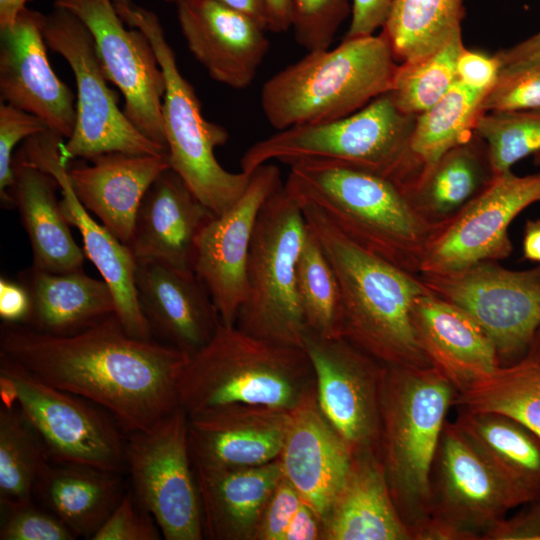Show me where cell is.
Wrapping results in <instances>:
<instances>
[{"instance_id": "obj_1", "label": "cell", "mask_w": 540, "mask_h": 540, "mask_svg": "<svg viewBox=\"0 0 540 540\" xmlns=\"http://www.w3.org/2000/svg\"><path fill=\"white\" fill-rule=\"evenodd\" d=\"M0 356L108 412L124 433L148 430L179 407L188 355L131 335L116 314L68 335L1 325Z\"/></svg>"}, {"instance_id": "obj_2", "label": "cell", "mask_w": 540, "mask_h": 540, "mask_svg": "<svg viewBox=\"0 0 540 540\" xmlns=\"http://www.w3.org/2000/svg\"><path fill=\"white\" fill-rule=\"evenodd\" d=\"M300 206L339 283L341 336L384 365L430 367L412 322L416 299L428 291L419 275L360 247L317 207Z\"/></svg>"}, {"instance_id": "obj_3", "label": "cell", "mask_w": 540, "mask_h": 540, "mask_svg": "<svg viewBox=\"0 0 540 540\" xmlns=\"http://www.w3.org/2000/svg\"><path fill=\"white\" fill-rule=\"evenodd\" d=\"M287 165L284 187L298 203L317 207L354 243L419 275L426 246L444 224L427 220L398 184L333 161L300 159Z\"/></svg>"}, {"instance_id": "obj_4", "label": "cell", "mask_w": 540, "mask_h": 540, "mask_svg": "<svg viewBox=\"0 0 540 540\" xmlns=\"http://www.w3.org/2000/svg\"><path fill=\"white\" fill-rule=\"evenodd\" d=\"M457 390L434 367L385 365L379 457L395 506L415 540L431 513V475Z\"/></svg>"}, {"instance_id": "obj_5", "label": "cell", "mask_w": 540, "mask_h": 540, "mask_svg": "<svg viewBox=\"0 0 540 540\" xmlns=\"http://www.w3.org/2000/svg\"><path fill=\"white\" fill-rule=\"evenodd\" d=\"M399 64L383 34L344 38L308 52L263 85L260 103L277 131L334 121L391 91Z\"/></svg>"}, {"instance_id": "obj_6", "label": "cell", "mask_w": 540, "mask_h": 540, "mask_svg": "<svg viewBox=\"0 0 540 540\" xmlns=\"http://www.w3.org/2000/svg\"><path fill=\"white\" fill-rule=\"evenodd\" d=\"M316 391L311 362L302 348L251 336L221 323L212 339L188 356L179 384L187 414L230 404L293 410Z\"/></svg>"}, {"instance_id": "obj_7", "label": "cell", "mask_w": 540, "mask_h": 540, "mask_svg": "<svg viewBox=\"0 0 540 540\" xmlns=\"http://www.w3.org/2000/svg\"><path fill=\"white\" fill-rule=\"evenodd\" d=\"M415 121L388 92L346 117L279 130L254 143L240 160L241 171L251 175L272 160H327L379 174L405 191L422 172L411 152Z\"/></svg>"}, {"instance_id": "obj_8", "label": "cell", "mask_w": 540, "mask_h": 540, "mask_svg": "<svg viewBox=\"0 0 540 540\" xmlns=\"http://www.w3.org/2000/svg\"><path fill=\"white\" fill-rule=\"evenodd\" d=\"M124 23L142 31L152 44L166 80L162 119L170 168L215 215L232 207L245 192L251 175L224 169L215 148L227 131L207 121L192 85L180 72L157 15L132 0H113Z\"/></svg>"}, {"instance_id": "obj_9", "label": "cell", "mask_w": 540, "mask_h": 540, "mask_svg": "<svg viewBox=\"0 0 540 540\" xmlns=\"http://www.w3.org/2000/svg\"><path fill=\"white\" fill-rule=\"evenodd\" d=\"M307 233L302 208L283 184L266 200L256 220L247 262V296L235 323L241 331L302 348L307 328L296 272Z\"/></svg>"}, {"instance_id": "obj_10", "label": "cell", "mask_w": 540, "mask_h": 540, "mask_svg": "<svg viewBox=\"0 0 540 540\" xmlns=\"http://www.w3.org/2000/svg\"><path fill=\"white\" fill-rule=\"evenodd\" d=\"M3 405L16 404L40 436L51 462L122 473L126 434L105 410L56 388L0 356Z\"/></svg>"}, {"instance_id": "obj_11", "label": "cell", "mask_w": 540, "mask_h": 540, "mask_svg": "<svg viewBox=\"0 0 540 540\" xmlns=\"http://www.w3.org/2000/svg\"><path fill=\"white\" fill-rule=\"evenodd\" d=\"M43 35L47 47L66 60L76 80V123L61 147L66 163L111 152L167 153L166 147L140 133L119 108L117 95L103 73L93 36L77 16L54 5L44 17Z\"/></svg>"}, {"instance_id": "obj_12", "label": "cell", "mask_w": 540, "mask_h": 540, "mask_svg": "<svg viewBox=\"0 0 540 540\" xmlns=\"http://www.w3.org/2000/svg\"><path fill=\"white\" fill-rule=\"evenodd\" d=\"M132 492L166 540L204 537L201 502L180 406L148 430L126 435Z\"/></svg>"}, {"instance_id": "obj_13", "label": "cell", "mask_w": 540, "mask_h": 540, "mask_svg": "<svg viewBox=\"0 0 540 540\" xmlns=\"http://www.w3.org/2000/svg\"><path fill=\"white\" fill-rule=\"evenodd\" d=\"M520 505L456 424L446 422L432 468L430 518L419 540H486Z\"/></svg>"}, {"instance_id": "obj_14", "label": "cell", "mask_w": 540, "mask_h": 540, "mask_svg": "<svg viewBox=\"0 0 540 540\" xmlns=\"http://www.w3.org/2000/svg\"><path fill=\"white\" fill-rule=\"evenodd\" d=\"M419 277L430 292L475 319L492 341L500 366L522 358L540 329V265L518 271L483 261Z\"/></svg>"}, {"instance_id": "obj_15", "label": "cell", "mask_w": 540, "mask_h": 540, "mask_svg": "<svg viewBox=\"0 0 540 540\" xmlns=\"http://www.w3.org/2000/svg\"><path fill=\"white\" fill-rule=\"evenodd\" d=\"M54 5L69 10L89 29L103 73L122 93L130 122L166 147L162 119L166 80L146 35L125 27L113 0H57Z\"/></svg>"}, {"instance_id": "obj_16", "label": "cell", "mask_w": 540, "mask_h": 540, "mask_svg": "<svg viewBox=\"0 0 540 540\" xmlns=\"http://www.w3.org/2000/svg\"><path fill=\"white\" fill-rule=\"evenodd\" d=\"M540 201V174L495 175L489 184L429 240L419 274L451 273L483 261L507 258L513 249L508 227Z\"/></svg>"}, {"instance_id": "obj_17", "label": "cell", "mask_w": 540, "mask_h": 540, "mask_svg": "<svg viewBox=\"0 0 540 540\" xmlns=\"http://www.w3.org/2000/svg\"><path fill=\"white\" fill-rule=\"evenodd\" d=\"M302 349L315 375L318 404L352 451L379 454L380 394L385 365L343 337L306 329Z\"/></svg>"}, {"instance_id": "obj_18", "label": "cell", "mask_w": 540, "mask_h": 540, "mask_svg": "<svg viewBox=\"0 0 540 540\" xmlns=\"http://www.w3.org/2000/svg\"><path fill=\"white\" fill-rule=\"evenodd\" d=\"M282 185L276 165H261L239 200L215 215L196 239L193 271L207 288L223 324L236 323L247 296V262L256 220L263 204Z\"/></svg>"}, {"instance_id": "obj_19", "label": "cell", "mask_w": 540, "mask_h": 540, "mask_svg": "<svg viewBox=\"0 0 540 540\" xmlns=\"http://www.w3.org/2000/svg\"><path fill=\"white\" fill-rule=\"evenodd\" d=\"M62 140L47 130L27 138L17 153L56 179L63 195L60 201L63 215L70 225L78 229L85 256L110 286L116 302V315L125 329L135 337L153 339L136 295V259L125 244L92 218L78 199L68 176L67 163L61 156Z\"/></svg>"}, {"instance_id": "obj_20", "label": "cell", "mask_w": 540, "mask_h": 540, "mask_svg": "<svg viewBox=\"0 0 540 540\" xmlns=\"http://www.w3.org/2000/svg\"><path fill=\"white\" fill-rule=\"evenodd\" d=\"M44 17L26 7L11 26L0 29V98L68 139L76 123L74 94L49 63Z\"/></svg>"}, {"instance_id": "obj_21", "label": "cell", "mask_w": 540, "mask_h": 540, "mask_svg": "<svg viewBox=\"0 0 540 540\" xmlns=\"http://www.w3.org/2000/svg\"><path fill=\"white\" fill-rule=\"evenodd\" d=\"M135 259L136 295L152 338L193 355L221 324L207 288L193 270Z\"/></svg>"}, {"instance_id": "obj_22", "label": "cell", "mask_w": 540, "mask_h": 540, "mask_svg": "<svg viewBox=\"0 0 540 540\" xmlns=\"http://www.w3.org/2000/svg\"><path fill=\"white\" fill-rule=\"evenodd\" d=\"M290 411L264 405L230 404L188 414L193 466H257L279 458Z\"/></svg>"}, {"instance_id": "obj_23", "label": "cell", "mask_w": 540, "mask_h": 540, "mask_svg": "<svg viewBox=\"0 0 540 540\" xmlns=\"http://www.w3.org/2000/svg\"><path fill=\"white\" fill-rule=\"evenodd\" d=\"M175 3L187 47L209 76L234 89L251 85L269 48L264 29L214 0Z\"/></svg>"}, {"instance_id": "obj_24", "label": "cell", "mask_w": 540, "mask_h": 540, "mask_svg": "<svg viewBox=\"0 0 540 540\" xmlns=\"http://www.w3.org/2000/svg\"><path fill=\"white\" fill-rule=\"evenodd\" d=\"M352 453L322 412L316 391L290 411L279 455L283 476L323 521L346 478Z\"/></svg>"}, {"instance_id": "obj_25", "label": "cell", "mask_w": 540, "mask_h": 540, "mask_svg": "<svg viewBox=\"0 0 540 540\" xmlns=\"http://www.w3.org/2000/svg\"><path fill=\"white\" fill-rule=\"evenodd\" d=\"M214 216L169 168L146 192L127 247L135 258L154 259L193 270L196 239Z\"/></svg>"}, {"instance_id": "obj_26", "label": "cell", "mask_w": 540, "mask_h": 540, "mask_svg": "<svg viewBox=\"0 0 540 540\" xmlns=\"http://www.w3.org/2000/svg\"><path fill=\"white\" fill-rule=\"evenodd\" d=\"M89 160L91 165L67 169L72 188L85 208L127 246L146 192L170 168L168 153L111 152Z\"/></svg>"}, {"instance_id": "obj_27", "label": "cell", "mask_w": 540, "mask_h": 540, "mask_svg": "<svg viewBox=\"0 0 540 540\" xmlns=\"http://www.w3.org/2000/svg\"><path fill=\"white\" fill-rule=\"evenodd\" d=\"M412 322L431 366L457 392L500 366L492 341L475 319L429 290L416 299Z\"/></svg>"}, {"instance_id": "obj_28", "label": "cell", "mask_w": 540, "mask_h": 540, "mask_svg": "<svg viewBox=\"0 0 540 540\" xmlns=\"http://www.w3.org/2000/svg\"><path fill=\"white\" fill-rule=\"evenodd\" d=\"M324 540H414L376 451H353L346 478L324 518Z\"/></svg>"}, {"instance_id": "obj_29", "label": "cell", "mask_w": 540, "mask_h": 540, "mask_svg": "<svg viewBox=\"0 0 540 540\" xmlns=\"http://www.w3.org/2000/svg\"><path fill=\"white\" fill-rule=\"evenodd\" d=\"M193 467L204 537L253 540L265 504L283 477L279 458L257 466Z\"/></svg>"}, {"instance_id": "obj_30", "label": "cell", "mask_w": 540, "mask_h": 540, "mask_svg": "<svg viewBox=\"0 0 540 540\" xmlns=\"http://www.w3.org/2000/svg\"><path fill=\"white\" fill-rule=\"evenodd\" d=\"M13 172L9 194L31 244L32 266L57 273L83 270L86 256L75 242L57 200L56 179L17 152Z\"/></svg>"}, {"instance_id": "obj_31", "label": "cell", "mask_w": 540, "mask_h": 540, "mask_svg": "<svg viewBox=\"0 0 540 540\" xmlns=\"http://www.w3.org/2000/svg\"><path fill=\"white\" fill-rule=\"evenodd\" d=\"M18 282L31 301L24 325L42 333L72 334L116 314L110 286L83 270L57 273L31 266L18 274Z\"/></svg>"}, {"instance_id": "obj_32", "label": "cell", "mask_w": 540, "mask_h": 540, "mask_svg": "<svg viewBox=\"0 0 540 540\" xmlns=\"http://www.w3.org/2000/svg\"><path fill=\"white\" fill-rule=\"evenodd\" d=\"M125 492L121 473L48 461L34 495L77 537L92 539Z\"/></svg>"}, {"instance_id": "obj_33", "label": "cell", "mask_w": 540, "mask_h": 540, "mask_svg": "<svg viewBox=\"0 0 540 540\" xmlns=\"http://www.w3.org/2000/svg\"><path fill=\"white\" fill-rule=\"evenodd\" d=\"M527 505L540 496V439L505 415L458 409L454 422Z\"/></svg>"}, {"instance_id": "obj_34", "label": "cell", "mask_w": 540, "mask_h": 540, "mask_svg": "<svg viewBox=\"0 0 540 540\" xmlns=\"http://www.w3.org/2000/svg\"><path fill=\"white\" fill-rule=\"evenodd\" d=\"M485 142L476 134L446 152L406 190L430 222L444 224L493 179Z\"/></svg>"}, {"instance_id": "obj_35", "label": "cell", "mask_w": 540, "mask_h": 540, "mask_svg": "<svg viewBox=\"0 0 540 540\" xmlns=\"http://www.w3.org/2000/svg\"><path fill=\"white\" fill-rule=\"evenodd\" d=\"M453 406L505 415L540 439V345L533 341L522 358L457 392Z\"/></svg>"}, {"instance_id": "obj_36", "label": "cell", "mask_w": 540, "mask_h": 540, "mask_svg": "<svg viewBox=\"0 0 540 540\" xmlns=\"http://www.w3.org/2000/svg\"><path fill=\"white\" fill-rule=\"evenodd\" d=\"M464 0H394L382 33L397 61L421 59L461 32Z\"/></svg>"}, {"instance_id": "obj_37", "label": "cell", "mask_w": 540, "mask_h": 540, "mask_svg": "<svg viewBox=\"0 0 540 540\" xmlns=\"http://www.w3.org/2000/svg\"><path fill=\"white\" fill-rule=\"evenodd\" d=\"M486 94L456 80L431 108L416 116L411 152L422 172L433 166L446 152L474 136Z\"/></svg>"}, {"instance_id": "obj_38", "label": "cell", "mask_w": 540, "mask_h": 540, "mask_svg": "<svg viewBox=\"0 0 540 540\" xmlns=\"http://www.w3.org/2000/svg\"><path fill=\"white\" fill-rule=\"evenodd\" d=\"M50 461L44 444L16 404L0 407V504L4 510L32 503Z\"/></svg>"}, {"instance_id": "obj_39", "label": "cell", "mask_w": 540, "mask_h": 540, "mask_svg": "<svg viewBox=\"0 0 540 540\" xmlns=\"http://www.w3.org/2000/svg\"><path fill=\"white\" fill-rule=\"evenodd\" d=\"M296 279L307 330L324 338L342 337L339 283L321 244L309 228L299 255Z\"/></svg>"}, {"instance_id": "obj_40", "label": "cell", "mask_w": 540, "mask_h": 540, "mask_svg": "<svg viewBox=\"0 0 540 540\" xmlns=\"http://www.w3.org/2000/svg\"><path fill=\"white\" fill-rule=\"evenodd\" d=\"M462 32L431 54L400 63L389 94L399 110L419 115L441 99L457 80V60L463 50Z\"/></svg>"}, {"instance_id": "obj_41", "label": "cell", "mask_w": 540, "mask_h": 540, "mask_svg": "<svg viewBox=\"0 0 540 540\" xmlns=\"http://www.w3.org/2000/svg\"><path fill=\"white\" fill-rule=\"evenodd\" d=\"M488 150L494 176L540 152V109L482 113L474 129Z\"/></svg>"}, {"instance_id": "obj_42", "label": "cell", "mask_w": 540, "mask_h": 540, "mask_svg": "<svg viewBox=\"0 0 540 540\" xmlns=\"http://www.w3.org/2000/svg\"><path fill=\"white\" fill-rule=\"evenodd\" d=\"M351 11L350 0H292L290 28L308 52L328 49Z\"/></svg>"}, {"instance_id": "obj_43", "label": "cell", "mask_w": 540, "mask_h": 540, "mask_svg": "<svg viewBox=\"0 0 540 540\" xmlns=\"http://www.w3.org/2000/svg\"><path fill=\"white\" fill-rule=\"evenodd\" d=\"M540 109V62L500 73L485 95L481 112Z\"/></svg>"}, {"instance_id": "obj_44", "label": "cell", "mask_w": 540, "mask_h": 540, "mask_svg": "<svg viewBox=\"0 0 540 540\" xmlns=\"http://www.w3.org/2000/svg\"><path fill=\"white\" fill-rule=\"evenodd\" d=\"M49 130L45 122L24 110L0 105V197L4 207H14L9 191L14 183V148L21 140Z\"/></svg>"}, {"instance_id": "obj_45", "label": "cell", "mask_w": 540, "mask_h": 540, "mask_svg": "<svg viewBox=\"0 0 540 540\" xmlns=\"http://www.w3.org/2000/svg\"><path fill=\"white\" fill-rule=\"evenodd\" d=\"M0 540H74L76 534L54 513L32 503L4 510Z\"/></svg>"}, {"instance_id": "obj_46", "label": "cell", "mask_w": 540, "mask_h": 540, "mask_svg": "<svg viewBox=\"0 0 540 540\" xmlns=\"http://www.w3.org/2000/svg\"><path fill=\"white\" fill-rule=\"evenodd\" d=\"M161 531L152 515L126 491L91 540H159Z\"/></svg>"}, {"instance_id": "obj_47", "label": "cell", "mask_w": 540, "mask_h": 540, "mask_svg": "<svg viewBox=\"0 0 540 540\" xmlns=\"http://www.w3.org/2000/svg\"><path fill=\"white\" fill-rule=\"evenodd\" d=\"M303 501L298 490L283 476L265 504L253 540H283Z\"/></svg>"}, {"instance_id": "obj_48", "label": "cell", "mask_w": 540, "mask_h": 540, "mask_svg": "<svg viewBox=\"0 0 540 540\" xmlns=\"http://www.w3.org/2000/svg\"><path fill=\"white\" fill-rule=\"evenodd\" d=\"M456 72L457 80L467 87L488 93L498 79L500 65L495 56L464 47L457 60Z\"/></svg>"}, {"instance_id": "obj_49", "label": "cell", "mask_w": 540, "mask_h": 540, "mask_svg": "<svg viewBox=\"0 0 540 540\" xmlns=\"http://www.w3.org/2000/svg\"><path fill=\"white\" fill-rule=\"evenodd\" d=\"M486 540H540V496L511 518H505Z\"/></svg>"}, {"instance_id": "obj_50", "label": "cell", "mask_w": 540, "mask_h": 540, "mask_svg": "<svg viewBox=\"0 0 540 540\" xmlns=\"http://www.w3.org/2000/svg\"><path fill=\"white\" fill-rule=\"evenodd\" d=\"M394 0H351V22L345 38L373 35L383 27Z\"/></svg>"}, {"instance_id": "obj_51", "label": "cell", "mask_w": 540, "mask_h": 540, "mask_svg": "<svg viewBox=\"0 0 540 540\" xmlns=\"http://www.w3.org/2000/svg\"><path fill=\"white\" fill-rule=\"evenodd\" d=\"M31 308L30 296L18 281L0 279V317L3 323L25 324Z\"/></svg>"}, {"instance_id": "obj_52", "label": "cell", "mask_w": 540, "mask_h": 540, "mask_svg": "<svg viewBox=\"0 0 540 540\" xmlns=\"http://www.w3.org/2000/svg\"><path fill=\"white\" fill-rule=\"evenodd\" d=\"M494 56L500 65L499 74L540 62V30Z\"/></svg>"}, {"instance_id": "obj_53", "label": "cell", "mask_w": 540, "mask_h": 540, "mask_svg": "<svg viewBox=\"0 0 540 540\" xmlns=\"http://www.w3.org/2000/svg\"><path fill=\"white\" fill-rule=\"evenodd\" d=\"M283 540H324L323 518L303 501L291 520Z\"/></svg>"}, {"instance_id": "obj_54", "label": "cell", "mask_w": 540, "mask_h": 540, "mask_svg": "<svg viewBox=\"0 0 540 540\" xmlns=\"http://www.w3.org/2000/svg\"><path fill=\"white\" fill-rule=\"evenodd\" d=\"M292 0H264L268 14V30L285 32L291 26Z\"/></svg>"}, {"instance_id": "obj_55", "label": "cell", "mask_w": 540, "mask_h": 540, "mask_svg": "<svg viewBox=\"0 0 540 540\" xmlns=\"http://www.w3.org/2000/svg\"><path fill=\"white\" fill-rule=\"evenodd\" d=\"M245 14L264 30L268 28V14L264 0H214Z\"/></svg>"}, {"instance_id": "obj_56", "label": "cell", "mask_w": 540, "mask_h": 540, "mask_svg": "<svg viewBox=\"0 0 540 540\" xmlns=\"http://www.w3.org/2000/svg\"><path fill=\"white\" fill-rule=\"evenodd\" d=\"M523 256L540 264V220H528L523 234Z\"/></svg>"}, {"instance_id": "obj_57", "label": "cell", "mask_w": 540, "mask_h": 540, "mask_svg": "<svg viewBox=\"0 0 540 540\" xmlns=\"http://www.w3.org/2000/svg\"><path fill=\"white\" fill-rule=\"evenodd\" d=\"M29 0H0V29L11 26Z\"/></svg>"}, {"instance_id": "obj_58", "label": "cell", "mask_w": 540, "mask_h": 540, "mask_svg": "<svg viewBox=\"0 0 540 540\" xmlns=\"http://www.w3.org/2000/svg\"><path fill=\"white\" fill-rule=\"evenodd\" d=\"M534 162L540 165V152L534 154Z\"/></svg>"}, {"instance_id": "obj_59", "label": "cell", "mask_w": 540, "mask_h": 540, "mask_svg": "<svg viewBox=\"0 0 540 540\" xmlns=\"http://www.w3.org/2000/svg\"><path fill=\"white\" fill-rule=\"evenodd\" d=\"M533 341L540 345V329H539V331L537 332V334H536V336H535V338H534Z\"/></svg>"}, {"instance_id": "obj_60", "label": "cell", "mask_w": 540, "mask_h": 540, "mask_svg": "<svg viewBox=\"0 0 540 540\" xmlns=\"http://www.w3.org/2000/svg\"><path fill=\"white\" fill-rule=\"evenodd\" d=\"M173 1L175 2L176 0H173Z\"/></svg>"}]
</instances>
